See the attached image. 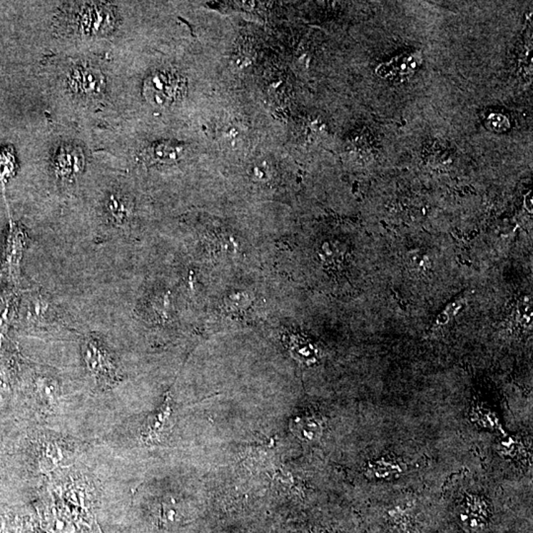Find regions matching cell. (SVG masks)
<instances>
[{"mask_svg": "<svg viewBox=\"0 0 533 533\" xmlns=\"http://www.w3.org/2000/svg\"><path fill=\"white\" fill-rule=\"evenodd\" d=\"M184 146L172 141L156 143L141 151V158L146 164L174 163L184 156Z\"/></svg>", "mask_w": 533, "mask_h": 533, "instance_id": "obj_6", "label": "cell"}, {"mask_svg": "<svg viewBox=\"0 0 533 533\" xmlns=\"http://www.w3.org/2000/svg\"><path fill=\"white\" fill-rule=\"evenodd\" d=\"M108 212L116 220L123 221L127 218L130 210H128L125 198L120 196L112 195L107 203Z\"/></svg>", "mask_w": 533, "mask_h": 533, "instance_id": "obj_11", "label": "cell"}, {"mask_svg": "<svg viewBox=\"0 0 533 533\" xmlns=\"http://www.w3.org/2000/svg\"><path fill=\"white\" fill-rule=\"evenodd\" d=\"M186 79L177 71H153L143 83V95L153 106L167 107L181 99L186 92Z\"/></svg>", "mask_w": 533, "mask_h": 533, "instance_id": "obj_1", "label": "cell"}, {"mask_svg": "<svg viewBox=\"0 0 533 533\" xmlns=\"http://www.w3.org/2000/svg\"><path fill=\"white\" fill-rule=\"evenodd\" d=\"M16 169V161L11 148L0 149V182L4 184L13 176Z\"/></svg>", "mask_w": 533, "mask_h": 533, "instance_id": "obj_10", "label": "cell"}, {"mask_svg": "<svg viewBox=\"0 0 533 533\" xmlns=\"http://www.w3.org/2000/svg\"><path fill=\"white\" fill-rule=\"evenodd\" d=\"M79 12L78 30L84 34H101L114 24V15L106 5H86Z\"/></svg>", "mask_w": 533, "mask_h": 533, "instance_id": "obj_2", "label": "cell"}, {"mask_svg": "<svg viewBox=\"0 0 533 533\" xmlns=\"http://www.w3.org/2000/svg\"><path fill=\"white\" fill-rule=\"evenodd\" d=\"M290 430L298 439L311 442L320 437L322 424L320 420L309 415L295 417L290 423Z\"/></svg>", "mask_w": 533, "mask_h": 533, "instance_id": "obj_7", "label": "cell"}, {"mask_svg": "<svg viewBox=\"0 0 533 533\" xmlns=\"http://www.w3.org/2000/svg\"><path fill=\"white\" fill-rule=\"evenodd\" d=\"M84 153L81 148L64 144L56 151L54 158V168L56 175L63 179H71L83 171Z\"/></svg>", "mask_w": 533, "mask_h": 533, "instance_id": "obj_4", "label": "cell"}, {"mask_svg": "<svg viewBox=\"0 0 533 533\" xmlns=\"http://www.w3.org/2000/svg\"><path fill=\"white\" fill-rule=\"evenodd\" d=\"M171 399L168 396L163 405L154 412L144 424L141 439L148 445L161 442L171 427Z\"/></svg>", "mask_w": 533, "mask_h": 533, "instance_id": "obj_5", "label": "cell"}, {"mask_svg": "<svg viewBox=\"0 0 533 533\" xmlns=\"http://www.w3.org/2000/svg\"><path fill=\"white\" fill-rule=\"evenodd\" d=\"M418 59H415L414 56H407V58L396 59L395 61H391V63L383 64L380 68L377 69V73L380 74V76H393L394 74L410 73L413 71L414 68H416L417 64H418Z\"/></svg>", "mask_w": 533, "mask_h": 533, "instance_id": "obj_9", "label": "cell"}, {"mask_svg": "<svg viewBox=\"0 0 533 533\" xmlns=\"http://www.w3.org/2000/svg\"><path fill=\"white\" fill-rule=\"evenodd\" d=\"M68 85L72 91L81 96H95L105 87L102 72L93 66H77L71 72Z\"/></svg>", "mask_w": 533, "mask_h": 533, "instance_id": "obj_3", "label": "cell"}, {"mask_svg": "<svg viewBox=\"0 0 533 533\" xmlns=\"http://www.w3.org/2000/svg\"><path fill=\"white\" fill-rule=\"evenodd\" d=\"M86 360L90 368L97 375L112 372L113 367L110 364L106 352L101 347L98 346L96 342L89 341L87 343Z\"/></svg>", "mask_w": 533, "mask_h": 533, "instance_id": "obj_8", "label": "cell"}, {"mask_svg": "<svg viewBox=\"0 0 533 533\" xmlns=\"http://www.w3.org/2000/svg\"><path fill=\"white\" fill-rule=\"evenodd\" d=\"M288 345H290V351L295 355L296 359L301 360V362H308V360H313V352H311L310 346H308L305 343V341L300 338H290L288 339Z\"/></svg>", "mask_w": 533, "mask_h": 533, "instance_id": "obj_12", "label": "cell"}]
</instances>
